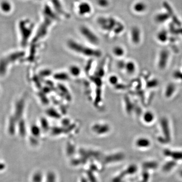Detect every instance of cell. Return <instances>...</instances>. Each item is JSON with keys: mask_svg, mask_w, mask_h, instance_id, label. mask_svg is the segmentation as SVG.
<instances>
[{"mask_svg": "<svg viewBox=\"0 0 182 182\" xmlns=\"http://www.w3.org/2000/svg\"><path fill=\"white\" fill-rule=\"evenodd\" d=\"M68 48L72 51L86 57L98 58L101 56L99 50L84 45V44L78 42L73 40H69L67 43Z\"/></svg>", "mask_w": 182, "mask_h": 182, "instance_id": "obj_1", "label": "cell"}, {"mask_svg": "<svg viewBox=\"0 0 182 182\" xmlns=\"http://www.w3.org/2000/svg\"><path fill=\"white\" fill-rule=\"evenodd\" d=\"M97 22L101 29L105 31L113 32L116 34H120L125 28L122 23L111 17H100L98 18Z\"/></svg>", "mask_w": 182, "mask_h": 182, "instance_id": "obj_2", "label": "cell"}, {"mask_svg": "<svg viewBox=\"0 0 182 182\" xmlns=\"http://www.w3.org/2000/svg\"><path fill=\"white\" fill-rule=\"evenodd\" d=\"M81 34L85 39L91 44L97 45L99 43L98 36L87 26L83 25L80 28Z\"/></svg>", "mask_w": 182, "mask_h": 182, "instance_id": "obj_3", "label": "cell"}, {"mask_svg": "<svg viewBox=\"0 0 182 182\" xmlns=\"http://www.w3.org/2000/svg\"><path fill=\"white\" fill-rule=\"evenodd\" d=\"M92 11V7L89 3L83 2L78 6V14L81 16H85L89 14Z\"/></svg>", "mask_w": 182, "mask_h": 182, "instance_id": "obj_4", "label": "cell"}, {"mask_svg": "<svg viewBox=\"0 0 182 182\" xmlns=\"http://www.w3.org/2000/svg\"><path fill=\"white\" fill-rule=\"evenodd\" d=\"M92 130L97 134H102L108 131L109 127L105 124H96L92 127Z\"/></svg>", "mask_w": 182, "mask_h": 182, "instance_id": "obj_5", "label": "cell"}, {"mask_svg": "<svg viewBox=\"0 0 182 182\" xmlns=\"http://www.w3.org/2000/svg\"><path fill=\"white\" fill-rule=\"evenodd\" d=\"M131 39L133 43L139 44L141 40V32L138 27L134 26L131 30Z\"/></svg>", "mask_w": 182, "mask_h": 182, "instance_id": "obj_6", "label": "cell"}, {"mask_svg": "<svg viewBox=\"0 0 182 182\" xmlns=\"http://www.w3.org/2000/svg\"><path fill=\"white\" fill-rule=\"evenodd\" d=\"M169 58V52L166 50L161 51L159 58V66L161 69H163L166 67Z\"/></svg>", "mask_w": 182, "mask_h": 182, "instance_id": "obj_7", "label": "cell"}, {"mask_svg": "<svg viewBox=\"0 0 182 182\" xmlns=\"http://www.w3.org/2000/svg\"><path fill=\"white\" fill-rule=\"evenodd\" d=\"M163 6L164 8L166 9V10H167L169 14V15L170 17H172V20L174 21V23L176 24V25H177L178 26H180L181 25V23L180 21H179V20L178 19L177 17H176V15H175L172 9L171 8V7L169 6V4L167 3V2H164L163 3Z\"/></svg>", "mask_w": 182, "mask_h": 182, "instance_id": "obj_8", "label": "cell"}, {"mask_svg": "<svg viewBox=\"0 0 182 182\" xmlns=\"http://www.w3.org/2000/svg\"><path fill=\"white\" fill-rule=\"evenodd\" d=\"M161 126L163 127V131L166 136V141H169L170 140V133H169V127L168 125V120L166 119H163L161 120Z\"/></svg>", "mask_w": 182, "mask_h": 182, "instance_id": "obj_9", "label": "cell"}, {"mask_svg": "<svg viewBox=\"0 0 182 182\" xmlns=\"http://www.w3.org/2000/svg\"><path fill=\"white\" fill-rule=\"evenodd\" d=\"M164 154L166 156H171L175 160H182V152H173L169 150L166 149L164 151Z\"/></svg>", "mask_w": 182, "mask_h": 182, "instance_id": "obj_10", "label": "cell"}, {"mask_svg": "<svg viewBox=\"0 0 182 182\" xmlns=\"http://www.w3.org/2000/svg\"><path fill=\"white\" fill-rule=\"evenodd\" d=\"M68 72L73 77H78L81 73V69L77 65H72L69 67Z\"/></svg>", "mask_w": 182, "mask_h": 182, "instance_id": "obj_11", "label": "cell"}, {"mask_svg": "<svg viewBox=\"0 0 182 182\" xmlns=\"http://www.w3.org/2000/svg\"><path fill=\"white\" fill-rule=\"evenodd\" d=\"M12 6L10 2L4 0L0 4V8L4 13H9L12 10Z\"/></svg>", "mask_w": 182, "mask_h": 182, "instance_id": "obj_12", "label": "cell"}, {"mask_svg": "<svg viewBox=\"0 0 182 182\" xmlns=\"http://www.w3.org/2000/svg\"><path fill=\"white\" fill-rule=\"evenodd\" d=\"M124 69H125L127 73H128L129 75H132L135 72L136 66L133 62L128 61L125 62Z\"/></svg>", "mask_w": 182, "mask_h": 182, "instance_id": "obj_13", "label": "cell"}, {"mask_svg": "<svg viewBox=\"0 0 182 182\" xmlns=\"http://www.w3.org/2000/svg\"><path fill=\"white\" fill-rule=\"evenodd\" d=\"M112 53L116 57H121L124 55L125 51L120 46H116L112 49Z\"/></svg>", "mask_w": 182, "mask_h": 182, "instance_id": "obj_14", "label": "cell"}, {"mask_svg": "<svg viewBox=\"0 0 182 182\" xmlns=\"http://www.w3.org/2000/svg\"><path fill=\"white\" fill-rule=\"evenodd\" d=\"M170 17L168 13H159L156 15L155 17V21L158 23H163L166 21Z\"/></svg>", "mask_w": 182, "mask_h": 182, "instance_id": "obj_15", "label": "cell"}, {"mask_svg": "<svg viewBox=\"0 0 182 182\" xmlns=\"http://www.w3.org/2000/svg\"><path fill=\"white\" fill-rule=\"evenodd\" d=\"M146 5L142 2H137L134 6V10L137 13H142L146 9Z\"/></svg>", "mask_w": 182, "mask_h": 182, "instance_id": "obj_16", "label": "cell"}, {"mask_svg": "<svg viewBox=\"0 0 182 182\" xmlns=\"http://www.w3.org/2000/svg\"><path fill=\"white\" fill-rule=\"evenodd\" d=\"M51 2L54 6L55 10L58 12V13L64 15H66V13L64 12L63 8H62V5L59 0H51Z\"/></svg>", "mask_w": 182, "mask_h": 182, "instance_id": "obj_17", "label": "cell"}, {"mask_svg": "<svg viewBox=\"0 0 182 182\" xmlns=\"http://www.w3.org/2000/svg\"><path fill=\"white\" fill-rule=\"evenodd\" d=\"M136 146L139 147L144 148V147H147L149 146L150 143L147 139L142 138L136 140Z\"/></svg>", "mask_w": 182, "mask_h": 182, "instance_id": "obj_18", "label": "cell"}, {"mask_svg": "<svg viewBox=\"0 0 182 182\" xmlns=\"http://www.w3.org/2000/svg\"><path fill=\"white\" fill-rule=\"evenodd\" d=\"M157 39L161 42H165L168 40V33L165 30L159 31L157 34Z\"/></svg>", "mask_w": 182, "mask_h": 182, "instance_id": "obj_19", "label": "cell"}, {"mask_svg": "<svg viewBox=\"0 0 182 182\" xmlns=\"http://www.w3.org/2000/svg\"><path fill=\"white\" fill-rule=\"evenodd\" d=\"M119 81V78L116 75H111L108 78V82L112 86H117Z\"/></svg>", "mask_w": 182, "mask_h": 182, "instance_id": "obj_20", "label": "cell"}, {"mask_svg": "<svg viewBox=\"0 0 182 182\" xmlns=\"http://www.w3.org/2000/svg\"><path fill=\"white\" fill-rule=\"evenodd\" d=\"M143 119H144V120L145 122L149 123V122H151L153 120L154 116H153V114L151 112H147L144 115Z\"/></svg>", "mask_w": 182, "mask_h": 182, "instance_id": "obj_21", "label": "cell"}, {"mask_svg": "<svg viewBox=\"0 0 182 182\" xmlns=\"http://www.w3.org/2000/svg\"><path fill=\"white\" fill-rule=\"evenodd\" d=\"M176 163L175 161H169L164 165L163 169L165 172H168L171 170L173 167L176 166Z\"/></svg>", "mask_w": 182, "mask_h": 182, "instance_id": "obj_22", "label": "cell"}, {"mask_svg": "<svg viewBox=\"0 0 182 182\" xmlns=\"http://www.w3.org/2000/svg\"><path fill=\"white\" fill-rule=\"evenodd\" d=\"M97 4L102 8H106L109 6V0H97Z\"/></svg>", "mask_w": 182, "mask_h": 182, "instance_id": "obj_23", "label": "cell"}, {"mask_svg": "<svg viewBox=\"0 0 182 182\" xmlns=\"http://www.w3.org/2000/svg\"><path fill=\"white\" fill-rule=\"evenodd\" d=\"M157 166V163L155 162H149L144 164V167L145 169H155Z\"/></svg>", "mask_w": 182, "mask_h": 182, "instance_id": "obj_24", "label": "cell"}, {"mask_svg": "<svg viewBox=\"0 0 182 182\" xmlns=\"http://www.w3.org/2000/svg\"><path fill=\"white\" fill-rule=\"evenodd\" d=\"M175 91V86L173 85H169L167 88L166 94L167 97L171 96Z\"/></svg>", "mask_w": 182, "mask_h": 182, "instance_id": "obj_25", "label": "cell"}, {"mask_svg": "<svg viewBox=\"0 0 182 182\" xmlns=\"http://www.w3.org/2000/svg\"><path fill=\"white\" fill-rule=\"evenodd\" d=\"M158 84V81H150L149 83H148V86L150 88L151 87H156Z\"/></svg>", "mask_w": 182, "mask_h": 182, "instance_id": "obj_26", "label": "cell"}, {"mask_svg": "<svg viewBox=\"0 0 182 182\" xmlns=\"http://www.w3.org/2000/svg\"><path fill=\"white\" fill-rule=\"evenodd\" d=\"M180 175H181V176H182V171H181V172Z\"/></svg>", "mask_w": 182, "mask_h": 182, "instance_id": "obj_27", "label": "cell"}, {"mask_svg": "<svg viewBox=\"0 0 182 182\" xmlns=\"http://www.w3.org/2000/svg\"><path fill=\"white\" fill-rule=\"evenodd\" d=\"M39 1H41V0H39Z\"/></svg>", "mask_w": 182, "mask_h": 182, "instance_id": "obj_28", "label": "cell"}]
</instances>
